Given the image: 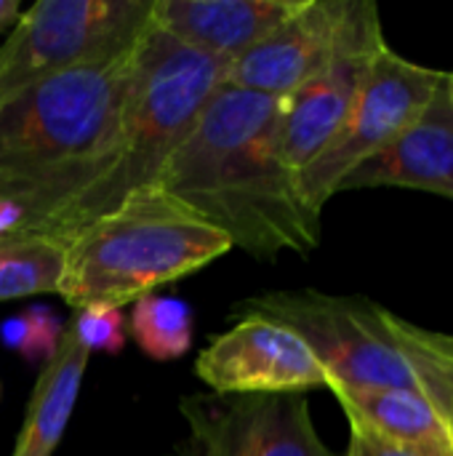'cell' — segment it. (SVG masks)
<instances>
[{
    "label": "cell",
    "mask_w": 453,
    "mask_h": 456,
    "mask_svg": "<svg viewBox=\"0 0 453 456\" xmlns=\"http://www.w3.org/2000/svg\"><path fill=\"white\" fill-rule=\"evenodd\" d=\"M280 107L283 99L222 86L155 179L259 262L320 246V214L280 158Z\"/></svg>",
    "instance_id": "1"
},
{
    "label": "cell",
    "mask_w": 453,
    "mask_h": 456,
    "mask_svg": "<svg viewBox=\"0 0 453 456\" xmlns=\"http://www.w3.org/2000/svg\"><path fill=\"white\" fill-rule=\"evenodd\" d=\"M139 45V43H136ZM136 48L53 75L0 107V203L27 232L112 166Z\"/></svg>",
    "instance_id": "2"
},
{
    "label": "cell",
    "mask_w": 453,
    "mask_h": 456,
    "mask_svg": "<svg viewBox=\"0 0 453 456\" xmlns=\"http://www.w3.org/2000/svg\"><path fill=\"white\" fill-rule=\"evenodd\" d=\"M227 67L230 61L179 43L152 21L136 45L112 166L99 182L24 235L67 243L83 227L117 208L131 192L155 184L166 160L224 86Z\"/></svg>",
    "instance_id": "3"
},
{
    "label": "cell",
    "mask_w": 453,
    "mask_h": 456,
    "mask_svg": "<svg viewBox=\"0 0 453 456\" xmlns=\"http://www.w3.org/2000/svg\"><path fill=\"white\" fill-rule=\"evenodd\" d=\"M59 297L75 307H120L224 256L230 238L155 184L69 238Z\"/></svg>",
    "instance_id": "4"
},
{
    "label": "cell",
    "mask_w": 453,
    "mask_h": 456,
    "mask_svg": "<svg viewBox=\"0 0 453 456\" xmlns=\"http://www.w3.org/2000/svg\"><path fill=\"white\" fill-rule=\"evenodd\" d=\"M238 313L294 331L336 385L422 393L417 371L390 329V310L366 297H336L315 289L267 291L246 299Z\"/></svg>",
    "instance_id": "5"
},
{
    "label": "cell",
    "mask_w": 453,
    "mask_h": 456,
    "mask_svg": "<svg viewBox=\"0 0 453 456\" xmlns=\"http://www.w3.org/2000/svg\"><path fill=\"white\" fill-rule=\"evenodd\" d=\"M155 0H37L0 45V107L27 88L136 48Z\"/></svg>",
    "instance_id": "6"
},
{
    "label": "cell",
    "mask_w": 453,
    "mask_h": 456,
    "mask_svg": "<svg viewBox=\"0 0 453 456\" xmlns=\"http://www.w3.org/2000/svg\"><path fill=\"white\" fill-rule=\"evenodd\" d=\"M446 72L400 56L390 43L374 59L342 128L331 144L296 174L304 203L323 214L339 184L371 155L384 150L435 96Z\"/></svg>",
    "instance_id": "7"
},
{
    "label": "cell",
    "mask_w": 453,
    "mask_h": 456,
    "mask_svg": "<svg viewBox=\"0 0 453 456\" xmlns=\"http://www.w3.org/2000/svg\"><path fill=\"white\" fill-rule=\"evenodd\" d=\"M192 456H336L318 436L304 395L184 398Z\"/></svg>",
    "instance_id": "8"
},
{
    "label": "cell",
    "mask_w": 453,
    "mask_h": 456,
    "mask_svg": "<svg viewBox=\"0 0 453 456\" xmlns=\"http://www.w3.org/2000/svg\"><path fill=\"white\" fill-rule=\"evenodd\" d=\"M371 5V0H304L264 40L230 61L224 86L286 99L347 45Z\"/></svg>",
    "instance_id": "9"
},
{
    "label": "cell",
    "mask_w": 453,
    "mask_h": 456,
    "mask_svg": "<svg viewBox=\"0 0 453 456\" xmlns=\"http://www.w3.org/2000/svg\"><path fill=\"white\" fill-rule=\"evenodd\" d=\"M195 374L216 395H304L328 390V374L312 350L286 326L246 315L211 339Z\"/></svg>",
    "instance_id": "10"
},
{
    "label": "cell",
    "mask_w": 453,
    "mask_h": 456,
    "mask_svg": "<svg viewBox=\"0 0 453 456\" xmlns=\"http://www.w3.org/2000/svg\"><path fill=\"white\" fill-rule=\"evenodd\" d=\"M387 45L379 5L374 3L347 45L307 83L283 99L280 158L288 171L307 168L342 128L374 59Z\"/></svg>",
    "instance_id": "11"
},
{
    "label": "cell",
    "mask_w": 453,
    "mask_h": 456,
    "mask_svg": "<svg viewBox=\"0 0 453 456\" xmlns=\"http://www.w3.org/2000/svg\"><path fill=\"white\" fill-rule=\"evenodd\" d=\"M376 187L417 190L453 200V94L449 72L427 107L384 150L360 163L339 184V192Z\"/></svg>",
    "instance_id": "12"
},
{
    "label": "cell",
    "mask_w": 453,
    "mask_h": 456,
    "mask_svg": "<svg viewBox=\"0 0 453 456\" xmlns=\"http://www.w3.org/2000/svg\"><path fill=\"white\" fill-rule=\"evenodd\" d=\"M304 0H155L152 21L179 43L235 61Z\"/></svg>",
    "instance_id": "13"
},
{
    "label": "cell",
    "mask_w": 453,
    "mask_h": 456,
    "mask_svg": "<svg viewBox=\"0 0 453 456\" xmlns=\"http://www.w3.org/2000/svg\"><path fill=\"white\" fill-rule=\"evenodd\" d=\"M347 422H358L376 436L411 446L427 456H453L451 430L433 401L417 390L328 385Z\"/></svg>",
    "instance_id": "14"
},
{
    "label": "cell",
    "mask_w": 453,
    "mask_h": 456,
    "mask_svg": "<svg viewBox=\"0 0 453 456\" xmlns=\"http://www.w3.org/2000/svg\"><path fill=\"white\" fill-rule=\"evenodd\" d=\"M88 350L77 339L72 323L64 326L56 355L43 366L24 422L11 456H51L56 452L72 419L83 374L88 369Z\"/></svg>",
    "instance_id": "15"
},
{
    "label": "cell",
    "mask_w": 453,
    "mask_h": 456,
    "mask_svg": "<svg viewBox=\"0 0 453 456\" xmlns=\"http://www.w3.org/2000/svg\"><path fill=\"white\" fill-rule=\"evenodd\" d=\"M67 246L45 235L11 232L0 238V302L56 294Z\"/></svg>",
    "instance_id": "16"
},
{
    "label": "cell",
    "mask_w": 453,
    "mask_h": 456,
    "mask_svg": "<svg viewBox=\"0 0 453 456\" xmlns=\"http://www.w3.org/2000/svg\"><path fill=\"white\" fill-rule=\"evenodd\" d=\"M131 334L139 350L152 361H176L192 347V307L179 297L144 294L131 310Z\"/></svg>",
    "instance_id": "17"
},
{
    "label": "cell",
    "mask_w": 453,
    "mask_h": 456,
    "mask_svg": "<svg viewBox=\"0 0 453 456\" xmlns=\"http://www.w3.org/2000/svg\"><path fill=\"white\" fill-rule=\"evenodd\" d=\"M390 329H392L398 345L406 350V355L417 371V379L422 385V393L443 414L453 441V358L441 353L430 342L427 329H419L395 313H390Z\"/></svg>",
    "instance_id": "18"
},
{
    "label": "cell",
    "mask_w": 453,
    "mask_h": 456,
    "mask_svg": "<svg viewBox=\"0 0 453 456\" xmlns=\"http://www.w3.org/2000/svg\"><path fill=\"white\" fill-rule=\"evenodd\" d=\"M69 323L88 353L101 350L117 355L125 347V318L120 307H83Z\"/></svg>",
    "instance_id": "19"
},
{
    "label": "cell",
    "mask_w": 453,
    "mask_h": 456,
    "mask_svg": "<svg viewBox=\"0 0 453 456\" xmlns=\"http://www.w3.org/2000/svg\"><path fill=\"white\" fill-rule=\"evenodd\" d=\"M21 315L27 321V345L21 350V358L27 363H43L45 366L59 350L64 326H61L59 315L45 305H32Z\"/></svg>",
    "instance_id": "20"
},
{
    "label": "cell",
    "mask_w": 453,
    "mask_h": 456,
    "mask_svg": "<svg viewBox=\"0 0 453 456\" xmlns=\"http://www.w3.org/2000/svg\"><path fill=\"white\" fill-rule=\"evenodd\" d=\"M347 456H427L411 446H403V444H395V441H387L382 436H376L374 430L358 425V422H350V449Z\"/></svg>",
    "instance_id": "21"
},
{
    "label": "cell",
    "mask_w": 453,
    "mask_h": 456,
    "mask_svg": "<svg viewBox=\"0 0 453 456\" xmlns=\"http://www.w3.org/2000/svg\"><path fill=\"white\" fill-rule=\"evenodd\" d=\"M0 339H3L11 350H16V353L21 355V350H24V345H27V321H24V315L8 318V321L0 326Z\"/></svg>",
    "instance_id": "22"
},
{
    "label": "cell",
    "mask_w": 453,
    "mask_h": 456,
    "mask_svg": "<svg viewBox=\"0 0 453 456\" xmlns=\"http://www.w3.org/2000/svg\"><path fill=\"white\" fill-rule=\"evenodd\" d=\"M21 222V211L11 203H0V238L11 235Z\"/></svg>",
    "instance_id": "23"
},
{
    "label": "cell",
    "mask_w": 453,
    "mask_h": 456,
    "mask_svg": "<svg viewBox=\"0 0 453 456\" xmlns=\"http://www.w3.org/2000/svg\"><path fill=\"white\" fill-rule=\"evenodd\" d=\"M21 3L19 0H0V29L13 27L21 16Z\"/></svg>",
    "instance_id": "24"
},
{
    "label": "cell",
    "mask_w": 453,
    "mask_h": 456,
    "mask_svg": "<svg viewBox=\"0 0 453 456\" xmlns=\"http://www.w3.org/2000/svg\"><path fill=\"white\" fill-rule=\"evenodd\" d=\"M427 337H430V342L441 350V353H446V355H451L453 358V334H438V331H427Z\"/></svg>",
    "instance_id": "25"
},
{
    "label": "cell",
    "mask_w": 453,
    "mask_h": 456,
    "mask_svg": "<svg viewBox=\"0 0 453 456\" xmlns=\"http://www.w3.org/2000/svg\"><path fill=\"white\" fill-rule=\"evenodd\" d=\"M449 86H451V94H453V69L449 72Z\"/></svg>",
    "instance_id": "26"
}]
</instances>
